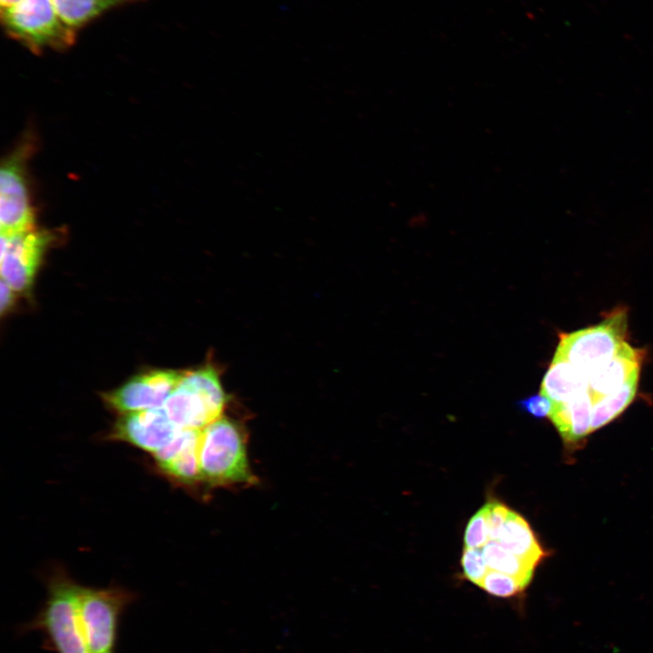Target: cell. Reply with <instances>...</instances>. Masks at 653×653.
Instances as JSON below:
<instances>
[{
    "mask_svg": "<svg viewBox=\"0 0 653 653\" xmlns=\"http://www.w3.org/2000/svg\"><path fill=\"white\" fill-rule=\"evenodd\" d=\"M82 586L64 570H57L47 579V598L27 629L44 633L56 653H89L79 618Z\"/></svg>",
    "mask_w": 653,
    "mask_h": 653,
    "instance_id": "6da1fadb",
    "label": "cell"
},
{
    "mask_svg": "<svg viewBox=\"0 0 653 653\" xmlns=\"http://www.w3.org/2000/svg\"><path fill=\"white\" fill-rule=\"evenodd\" d=\"M199 460L202 482L211 486L253 482L246 440L237 422L219 416L200 430Z\"/></svg>",
    "mask_w": 653,
    "mask_h": 653,
    "instance_id": "7a4b0ae2",
    "label": "cell"
},
{
    "mask_svg": "<svg viewBox=\"0 0 653 653\" xmlns=\"http://www.w3.org/2000/svg\"><path fill=\"white\" fill-rule=\"evenodd\" d=\"M34 138L24 136L3 160L0 171V230L12 234L35 226L29 190L28 162L34 152Z\"/></svg>",
    "mask_w": 653,
    "mask_h": 653,
    "instance_id": "3957f363",
    "label": "cell"
},
{
    "mask_svg": "<svg viewBox=\"0 0 653 653\" xmlns=\"http://www.w3.org/2000/svg\"><path fill=\"white\" fill-rule=\"evenodd\" d=\"M1 19L11 36L35 53L65 48L74 40L73 28L61 20L51 0H22L2 8Z\"/></svg>",
    "mask_w": 653,
    "mask_h": 653,
    "instance_id": "277c9868",
    "label": "cell"
},
{
    "mask_svg": "<svg viewBox=\"0 0 653 653\" xmlns=\"http://www.w3.org/2000/svg\"><path fill=\"white\" fill-rule=\"evenodd\" d=\"M134 595L121 587H83L79 618L89 653H113L119 619Z\"/></svg>",
    "mask_w": 653,
    "mask_h": 653,
    "instance_id": "5b68a950",
    "label": "cell"
},
{
    "mask_svg": "<svg viewBox=\"0 0 653 653\" xmlns=\"http://www.w3.org/2000/svg\"><path fill=\"white\" fill-rule=\"evenodd\" d=\"M626 334L627 312L617 308L596 326L561 333L554 356L589 374L617 353L626 342Z\"/></svg>",
    "mask_w": 653,
    "mask_h": 653,
    "instance_id": "8992f818",
    "label": "cell"
},
{
    "mask_svg": "<svg viewBox=\"0 0 653 653\" xmlns=\"http://www.w3.org/2000/svg\"><path fill=\"white\" fill-rule=\"evenodd\" d=\"M58 239L57 232L36 226L1 234V278L16 293H28L44 257Z\"/></svg>",
    "mask_w": 653,
    "mask_h": 653,
    "instance_id": "52a82bcc",
    "label": "cell"
},
{
    "mask_svg": "<svg viewBox=\"0 0 653 653\" xmlns=\"http://www.w3.org/2000/svg\"><path fill=\"white\" fill-rule=\"evenodd\" d=\"M183 372L153 369L142 372L120 387L102 394L110 410L120 414L161 407L182 378Z\"/></svg>",
    "mask_w": 653,
    "mask_h": 653,
    "instance_id": "ba28073f",
    "label": "cell"
},
{
    "mask_svg": "<svg viewBox=\"0 0 653 653\" xmlns=\"http://www.w3.org/2000/svg\"><path fill=\"white\" fill-rule=\"evenodd\" d=\"M180 430L182 429L178 428L169 419L161 406L121 414L111 429L108 439L127 443L154 453L168 443Z\"/></svg>",
    "mask_w": 653,
    "mask_h": 653,
    "instance_id": "9c48e42d",
    "label": "cell"
},
{
    "mask_svg": "<svg viewBox=\"0 0 653 653\" xmlns=\"http://www.w3.org/2000/svg\"><path fill=\"white\" fill-rule=\"evenodd\" d=\"M643 356L642 350L624 342L611 358L589 372V393L592 402L619 389L639 371Z\"/></svg>",
    "mask_w": 653,
    "mask_h": 653,
    "instance_id": "30bf717a",
    "label": "cell"
},
{
    "mask_svg": "<svg viewBox=\"0 0 653 653\" xmlns=\"http://www.w3.org/2000/svg\"><path fill=\"white\" fill-rule=\"evenodd\" d=\"M162 407L169 419L184 430H201L219 417L204 395L182 378Z\"/></svg>",
    "mask_w": 653,
    "mask_h": 653,
    "instance_id": "8fae6325",
    "label": "cell"
},
{
    "mask_svg": "<svg viewBox=\"0 0 653 653\" xmlns=\"http://www.w3.org/2000/svg\"><path fill=\"white\" fill-rule=\"evenodd\" d=\"M592 406L589 391L565 403L553 404L549 418L565 443H579L591 433Z\"/></svg>",
    "mask_w": 653,
    "mask_h": 653,
    "instance_id": "7c38bea8",
    "label": "cell"
},
{
    "mask_svg": "<svg viewBox=\"0 0 653 653\" xmlns=\"http://www.w3.org/2000/svg\"><path fill=\"white\" fill-rule=\"evenodd\" d=\"M585 391H589L588 374L569 361L554 356L542 379L540 394L556 404Z\"/></svg>",
    "mask_w": 653,
    "mask_h": 653,
    "instance_id": "4fadbf2b",
    "label": "cell"
},
{
    "mask_svg": "<svg viewBox=\"0 0 653 653\" xmlns=\"http://www.w3.org/2000/svg\"><path fill=\"white\" fill-rule=\"evenodd\" d=\"M497 541L506 550L535 567L547 555L529 522L513 511L510 512Z\"/></svg>",
    "mask_w": 653,
    "mask_h": 653,
    "instance_id": "5bb4252c",
    "label": "cell"
},
{
    "mask_svg": "<svg viewBox=\"0 0 653 653\" xmlns=\"http://www.w3.org/2000/svg\"><path fill=\"white\" fill-rule=\"evenodd\" d=\"M199 440L200 437L170 461L155 466L156 470L176 485L193 487L202 482L199 460Z\"/></svg>",
    "mask_w": 653,
    "mask_h": 653,
    "instance_id": "9a60e30c",
    "label": "cell"
},
{
    "mask_svg": "<svg viewBox=\"0 0 653 653\" xmlns=\"http://www.w3.org/2000/svg\"><path fill=\"white\" fill-rule=\"evenodd\" d=\"M639 371L619 389L593 403L591 432L604 426L619 416L633 401L638 383Z\"/></svg>",
    "mask_w": 653,
    "mask_h": 653,
    "instance_id": "2e32d148",
    "label": "cell"
},
{
    "mask_svg": "<svg viewBox=\"0 0 653 653\" xmlns=\"http://www.w3.org/2000/svg\"><path fill=\"white\" fill-rule=\"evenodd\" d=\"M482 551L490 570L511 575L526 587L530 584L535 566L506 550L497 540H490Z\"/></svg>",
    "mask_w": 653,
    "mask_h": 653,
    "instance_id": "e0dca14e",
    "label": "cell"
},
{
    "mask_svg": "<svg viewBox=\"0 0 653 653\" xmlns=\"http://www.w3.org/2000/svg\"><path fill=\"white\" fill-rule=\"evenodd\" d=\"M61 20L78 27L124 0H51Z\"/></svg>",
    "mask_w": 653,
    "mask_h": 653,
    "instance_id": "ac0fdd59",
    "label": "cell"
},
{
    "mask_svg": "<svg viewBox=\"0 0 653 653\" xmlns=\"http://www.w3.org/2000/svg\"><path fill=\"white\" fill-rule=\"evenodd\" d=\"M479 587L490 595L501 598L514 597L527 588L518 579L490 569L480 582Z\"/></svg>",
    "mask_w": 653,
    "mask_h": 653,
    "instance_id": "d6986e66",
    "label": "cell"
},
{
    "mask_svg": "<svg viewBox=\"0 0 653 653\" xmlns=\"http://www.w3.org/2000/svg\"><path fill=\"white\" fill-rule=\"evenodd\" d=\"M461 566L464 578L477 586L489 570L483 551L479 548H464Z\"/></svg>",
    "mask_w": 653,
    "mask_h": 653,
    "instance_id": "ffe728a7",
    "label": "cell"
},
{
    "mask_svg": "<svg viewBox=\"0 0 653 653\" xmlns=\"http://www.w3.org/2000/svg\"><path fill=\"white\" fill-rule=\"evenodd\" d=\"M490 541L484 505L469 520L464 532L465 548H480Z\"/></svg>",
    "mask_w": 653,
    "mask_h": 653,
    "instance_id": "44dd1931",
    "label": "cell"
},
{
    "mask_svg": "<svg viewBox=\"0 0 653 653\" xmlns=\"http://www.w3.org/2000/svg\"><path fill=\"white\" fill-rule=\"evenodd\" d=\"M490 540H498L511 510L503 502L492 500L484 504Z\"/></svg>",
    "mask_w": 653,
    "mask_h": 653,
    "instance_id": "7402d4cb",
    "label": "cell"
},
{
    "mask_svg": "<svg viewBox=\"0 0 653 653\" xmlns=\"http://www.w3.org/2000/svg\"><path fill=\"white\" fill-rule=\"evenodd\" d=\"M517 405L521 411L538 419L549 416L553 408L552 401L541 394L521 399L517 402Z\"/></svg>",
    "mask_w": 653,
    "mask_h": 653,
    "instance_id": "603a6c76",
    "label": "cell"
},
{
    "mask_svg": "<svg viewBox=\"0 0 653 653\" xmlns=\"http://www.w3.org/2000/svg\"><path fill=\"white\" fill-rule=\"evenodd\" d=\"M0 292V312L3 316L13 308L15 300V294L16 292L3 279H1Z\"/></svg>",
    "mask_w": 653,
    "mask_h": 653,
    "instance_id": "cb8c5ba5",
    "label": "cell"
},
{
    "mask_svg": "<svg viewBox=\"0 0 653 653\" xmlns=\"http://www.w3.org/2000/svg\"><path fill=\"white\" fill-rule=\"evenodd\" d=\"M21 1H22V0H0L1 8H8V7H11V6L18 4V3L21 2Z\"/></svg>",
    "mask_w": 653,
    "mask_h": 653,
    "instance_id": "d4e9b609",
    "label": "cell"
}]
</instances>
